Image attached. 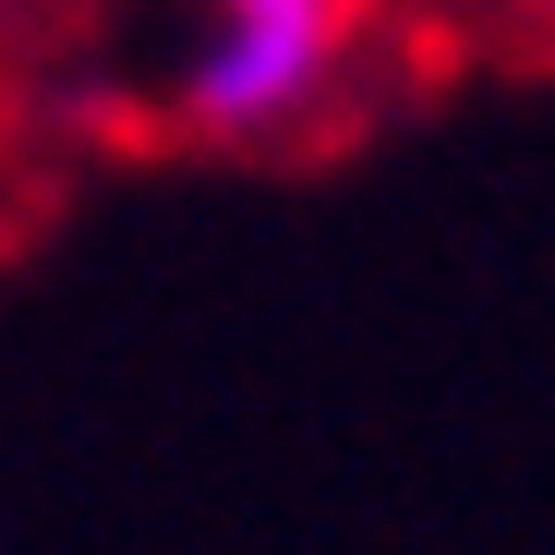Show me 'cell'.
I'll return each mask as SVG.
<instances>
[{
	"mask_svg": "<svg viewBox=\"0 0 555 555\" xmlns=\"http://www.w3.org/2000/svg\"><path fill=\"white\" fill-rule=\"evenodd\" d=\"M338 61H350V0H218V25L181 61L169 109H181V133L266 145L302 109H326Z\"/></svg>",
	"mask_w": 555,
	"mask_h": 555,
	"instance_id": "6da1fadb",
	"label": "cell"
}]
</instances>
